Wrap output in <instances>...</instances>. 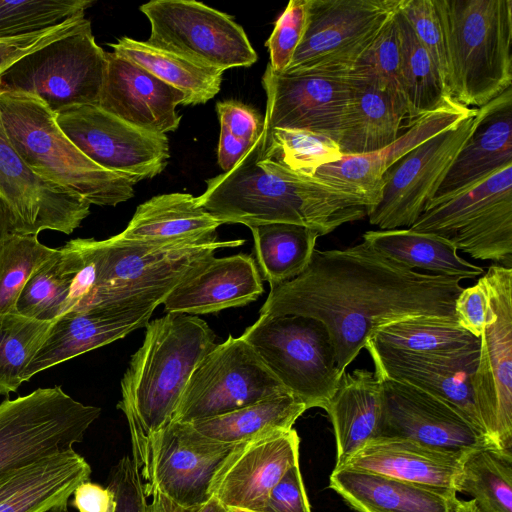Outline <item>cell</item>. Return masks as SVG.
Segmentation results:
<instances>
[{"label":"cell","mask_w":512,"mask_h":512,"mask_svg":"<svg viewBox=\"0 0 512 512\" xmlns=\"http://www.w3.org/2000/svg\"><path fill=\"white\" fill-rule=\"evenodd\" d=\"M396 21L401 38V82L409 127L420 117L455 101L449 97L434 62L399 9Z\"/></svg>","instance_id":"obj_38"},{"label":"cell","mask_w":512,"mask_h":512,"mask_svg":"<svg viewBox=\"0 0 512 512\" xmlns=\"http://www.w3.org/2000/svg\"><path fill=\"white\" fill-rule=\"evenodd\" d=\"M307 18V0H291L277 19L267 39L270 61L268 65L276 74L283 73L303 37Z\"/></svg>","instance_id":"obj_48"},{"label":"cell","mask_w":512,"mask_h":512,"mask_svg":"<svg viewBox=\"0 0 512 512\" xmlns=\"http://www.w3.org/2000/svg\"><path fill=\"white\" fill-rule=\"evenodd\" d=\"M486 323L472 388L489 442L512 452V268L491 265Z\"/></svg>","instance_id":"obj_14"},{"label":"cell","mask_w":512,"mask_h":512,"mask_svg":"<svg viewBox=\"0 0 512 512\" xmlns=\"http://www.w3.org/2000/svg\"><path fill=\"white\" fill-rule=\"evenodd\" d=\"M253 143L236 138L225 127L220 126L217 157L218 164L223 171H230L241 160Z\"/></svg>","instance_id":"obj_55"},{"label":"cell","mask_w":512,"mask_h":512,"mask_svg":"<svg viewBox=\"0 0 512 512\" xmlns=\"http://www.w3.org/2000/svg\"><path fill=\"white\" fill-rule=\"evenodd\" d=\"M400 2L307 0L305 31L283 73L346 78L398 11Z\"/></svg>","instance_id":"obj_10"},{"label":"cell","mask_w":512,"mask_h":512,"mask_svg":"<svg viewBox=\"0 0 512 512\" xmlns=\"http://www.w3.org/2000/svg\"><path fill=\"white\" fill-rule=\"evenodd\" d=\"M184 94L136 63L106 52V70L98 106L122 121L147 132L175 131Z\"/></svg>","instance_id":"obj_23"},{"label":"cell","mask_w":512,"mask_h":512,"mask_svg":"<svg viewBox=\"0 0 512 512\" xmlns=\"http://www.w3.org/2000/svg\"><path fill=\"white\" fill-rule=\"evenodd\" d=\"M79 262L75 239L57 248V252L30 276L18 297L16 312L43 321L61 316Z\"/></svg>","instance_id":"obj_39"},{"label":"cell","mask_w":512,"mask_h":512,"mask_svg":"<svg viewBox=\"0 0 512 512\" xmlns=\"http://www.w3.org/2000/svg\"><path fill=\"white\" fill-rule=\"evenodd\" d=\"M17 233L16 217L8 203L0 196V252L6 240Z\"/></svg>","instance_id":"obj_57"},{"label":"cell","mask_w":512,"mask_h":512,"mask_svg":"<svg viewBox=\"0 0 512 512\" xmlns=\"http://www.w3.org/2000/svg\"><path fill=\"white\" fill-rule=\"evenodd\" d=\"M84 18H70L39 32L0 40V76L21 57L71 32Z\"/></svg>","instance_id":"obj_50"},{"label":"cell","mask_w":512,"mask_h":512,"mask_svg":"<svg viewBox=\"0 0 512 512\" xmlns=\"http://www.w3.org/2000/svg\"><path fill=\"white\" fill-rule=\"evenodd\" d=\"M476 111L453 102L420 117L395 141L377 151L342 156L336 162L321 166L315 175L343 188L367 196L376 204L381 197L385 172L412 149L453 127Z\"/></svg>","instance_id":"obj_26"},{"label":"cell","mask_w":512,"mask_h":512,"mask_svg":"<svg viewBox=\"0 0 512 512\" xmlns=\"http://www.w3.org/2000/svg\"><path fill=\"white\" fill-rule=\"evenodd\" d=\"M106 52L84 18L68 34L21 57L0 76V93H23L58 112L77 105L98 106Z\"/></svg>","instance_id":"obj_9"},{"label":"cell","mask_w":512,"mask_h":512,"mask_svg":"<svg viewBox=\"0 0 512 512\" xmlns=\"http://www.w3.org/2000/svg\"><path fill=\"white\" fill-rule=\"evenodd\" d=\"M464 453L437 449L404 438L376 437L366 442L340 467L377 473L457 494Z\"/></svg>","instance_id":"obj_27"},{"label":"cell","mask_w":512,"mask_h":512,"mask_svg":"<svg viewBox=\"0 0 512 512\" xmlns=\"http://www.w3.org/2000/svg\"><path fill=\"white\" fill-rule=\"evenodd\" d=\"M131 444L146 496L158 491L190 506L212 498L213 479L239 443L212 440L188 422L172 421L148 437L131 438Z\"/></svg>","instance_id":"obj_12"},{"label":"cell","mask_w":512,"mask_h":512,"mask_svg":"<svg viewBox=\"0 0 512 512\" xmlns=\"http://www.w3.org/2000/svg\"><path fill=\"white\" fill-rule=\"evenodd\" d=\"M63 133L98 166L134 185L159 175L170 157L166 135L138 129L95 105L56 114Z\"/></svg>","instance_id":"obj_17"},{"label":"cell","mask_w":512,"mask_h":512,"mask_svg":"<svg viewBox=\"0 0 512 512\" xmlns=\"http://www.w3.org/2000/svg\"><path fill=\"white\" fill-rule=\"evenodd\" d=\"M5 131L29 168L91 205L116 206L134 196V184L89 159L63 133L56 114L39 98L0 93Z\"/></svg>","instance_id":"obj_5"},{"label":"cell","mask_w":512,"mask_h":512,"mask_svg":"<svg viewBox=\"0 0 512 512\" xmlns=\"http://www.w3.org/2000/svg\"><path fill=\"white\" fill-rule=\"evenodd\" d=\"M385 348L418 354L447 353L480 345L456 319L415 317L383 326L369 338Z\"/></svg>","instance_id":"obj_41"},{"label":"cell","mask_w":512,"mask_h":512,"mask_svg":"<svg viewBox=\"0 0 512 512\" xmlns=\"http://www.w3.org/2000/svg\"><path fill=\"white\" fill-rule=\"evenodd\" d=\"M379 379L382 417L378 437L404 438L455 452L492 446L483 433L444 401L412 385Z\"/></svg>","instance_id":"obj_18"},{"label":"cell","mask_w":512,"mask_h":512,"mask_svg":"<svg viewBox=\"0 0 512 512\" xmlns=\"http://www.w3.org/2000/svg\"><path fill=\"white\" fill-rule=\"evenodd\" d=\"M456 491L470 495L479 512H512V452L493 446L466 451Z\"/></svg>","instance_id":"obj_40"},{"label":"cell","mask_w":512,"mask_h":512,"mask_svg":"<svg viewBox=\"0 0 512 512\" xmlns=\"http://www.w3.org/2000/svg\"><path fill=\"white\" fill-rule=\"evenodd\" d=\"M260 512H311L299 464L271 489Z\"/></svg>","instance_id":"obj_51"},{"label":"cell","mask_w":512,"mask_h":512,"mask_svg":"<svg viewBox=\"0 0 512 512\" xmlns=\"http://www.w3.org/2000/svg\"><path fill=\"white\" fill-rule=\"evenodd\" d=\"M306 411L291 393H285L222 415L188 422L201 435L225 443H242L293 428Z\"/></svg>","instance_id":"obj_36"},{"label":"cell","mask_w":512,"mask_h":512,"mask_svg":"<svg viewBox=\"0 0 512 512\" xmlns=\"http://www.w3.org/2000/svg\"><path fill=\"white\" fill-rule=\"evenodd\" d=\"M409 228L441 237L474 259L512 268V165L432 199Z\"/></svg>","instance_id":"obj_7"},{"label":"cell","mask_w":512,"mask_h":512,"mask_svg":"<svg viewBox=\"0 0 512 512\" xmlns=\"http://www.w3.org/2000/svg\"><path fill=\"white\" fill-rule=\"evenodd\" d=\"M262 280L269 285L290 281L310 263L316 230L290 223H267L249 227Z\"/></svg>","instance_id":"obj_37"},{"label":"cell","mask_w":512,"mask_h":512,"mask_svg":"<svg viewBox=\"0 0 512 512\" xmlns=\"http://www.w3.org/2000/svg\"><path fill=\"white\" fill-rule=\"evenodd\" d=\"M222 225L189 193L154 196L139 205L121 239L151 244L200 246L217 242Z\"/></svg>","instance_id":"obj_32"},{"label":"cell","mask_w":512,"mask_h":512,"mask_svg":"<svg viewBox=\"0 0 512 512\" xmlns=\"http://www.w3.org/2000/svg\"><path fill=\"white\" fill-rule=\"evenodd\" d=\"M53 321L17 312L0 314V395L16 392L24 382L25 370L46 339Z\"/></svg>","instance_id":"obj_42"},{"label":"cell","mask_w":512,"mask_h":512,"mask_svg":"<svg viewBox=\"0 0 512 512\" xmlns=\"http://www.w3.org/2000/svg\"><path fill=\"white\" fill-rule=\"evenodd\" d=\"M91 467L73 448L0 475V512H44L67 502Z\"/></svg>","instance_id":"obj_28"},{"label":"cell","mask_w":512,"mask_h":512,"mask_svg":"<svg viewBox=\"0 0 512 512\" xmlns=\"http://www.w3.org/2000/svg\"><path fill=\"white\" fill-rule=\"evenodd\" d=\"M396 13L347 77L371 81L397 91L404 97L401 82V38Z\"/></svg>","instance_id":"obj_46"},{"label":"cell","mask_w":512,"mask_h":512,"mask_svg":"<svg viewBox=\"0 0 512 512\" xmlns=\"http://www.w3.org/2000/svg\"><path fill=\"white\" fill-rule=\"evenodd\" d=\"M44 512H70L69 508H68V501L62 502L56 506H53V507L45 510Z\"/></svg>","instance_id":"obj_59"},{"label":"cell","mask_w":512,"mask_h":512,"mask_svg":"<svg viewBox=\"0 0 512 512\" xmlns=\"http://www.w3.org/2000/svg\"><path fill=\"white\" fill-rule=\"evenodd\" d=\"M0 196L11 207L17 233L71 234L90 214L82 197L35 174L11 143L0 116Z\"/></svg>","instance_id":"obj_20"},{"label":"cell","mask_w":512,"mask_h":512,"mask_svg":"<svg viewBox=\"0 0 512 512\" xmlns=\"http://www.w3.org/2000/svg\"><path fill=\"white\" fill-rule=\"evenodd\" d=\"M488 312V292L483 276L472 286L463 288L455 300L454 313L458 324L480 338Z\"/></svg>","instance_id":"obj_52"},{"label":"cell","mask_w":512,"mask_h":512,"mask_svg":"<svg viewBox=\"0 0 512 512\" xmlns=\"http://www.w3.org/2000/svg\"><path fill=\"white\" fill-rule=\"evenodd\" d=\"M145 328L121 380L117 405L131 438L148 437L172 422L193 371L217 345L213 330L196 315L167 313Z\"/></svg>","instance_id":"obj_3"},{"label":"cell","mask_w":512,"mask_h":512,"mask_svg":"<svg viewBox=\"0 0 512 512\" xmlns=\"http://www.w3.org/2000/svg\"><path fill=\"white\" fill-rule=\"evenodd\" d=\"M263 156L304 175H315L318 168L343 156L335 140L297 129L263 130Z\"/></svg>","instance_id":"obj_43"},{"label":"cell","mask_w":512,"mask_h":512,"mask_svg":"<svg viewBox=\"0 0 512 512\" xmlns=\"http://www.w3.org/2000/svg\"><path fill=\"white\" fill-rule=\"evenodd\" d=\"M216 112L220 126L243 141L253 143L263 131L264 119L252 107L239 101L218 102Z\"/></svg>","instance_id":"obj_53"},{"label":"cell","mask_w":512,"mask_h":512,"mask_svg":"<svg viewBox=\"0 0 512 512\" xmlns=\"http://www.w3.org/2000/svg\"><path fill=\"white\" fill-rule=\"evenodd\" d=\"M448 59V93L480 108L511 87L512 1L435 0Z\"/></svg>","instance_id":"obj_4"},{"label":"cell","mask_w":512,"mask_h":512,"mask_svg":"<svg viewBox=\"0 0 512 512\" xmlns=\"http://www.w3.org/2000/svg\"><path fill=\"white\" fill-rule=\"evenodd\" d=\"M461 280L411 270L365 242L314 250L296 278L270 286L260 315L321 322L342 375L383 326L415 317L456 319Z\"/></svg>","instance_id":"obj_1"},{"label":"cell","mask_w":512,"mask_h":512,"mask_svg":"<svg viewBox=\"0 0 512 512\" xmlns=\"http://www.w3.org/2000/svg\"><path fill=\"white\" fill-rule=\"evenodd\" d=\"M150 496L152 500L147 504L146 512H228L214 497L202 504L185 506L158 491L152 492Z\"/></svg>","instance_id":"obj_56"},{"label":"cell","mask_w":512,"mask_h":512,"mask_svg":"<svg viewBox=\"0 0 512 512\" xmlns=\"http://www.w3.org/2000/svg\"><path fill=\"white\" fill-rule=\"evenodd\" d=\"M90 0H0V40L16 38L84 16Z\"/></svg>","instance_id":"obj_44"},{"label":"cell","mask_w":512,"mask_h":512,"mask_svg":"<svg viewBox=\"0 0 512 512\" xmlns=\"http://www.w3.org/2000/svg\"><path fill=\"white\" fill-rule=\"evenodd\" d=\"M362 241L414 271L459 280L474 279L484 273L481 266L460 257L449 241L410 228L369 230L363 233Z\"/></svg>","instance_id":"obj_34"},{"label":"cell","mask_w":512,"mask_h":512,"mask_svg":"<svg viewBox=\"0 0 512 512\" xmlns=\"http://www.w3.org/2000/svg\"><path fill=\"white\" fill-rule=\"evenodd\" d=\"M347 78L352 93L337 139L341 154L363 155L388 146L408 120L404 97L371 81Z\"/></svg>","instance_id":"obj_31"},{"label":"cell","mask_w":512,"mask_h":512,"mask_svg":"<svg viewBox=\"0 0 512 512\" xmlns=\"http://www.w3.org/2000/svg\"><path fill=\"white\" fill-rule=\"evenodd\" d=\"M151 25L146 42L203 67L225 71L257 61L233 17L192 0H152L140 6Z\"/></svg>","instance_id":"obj_13"},{"label":"cell","mask_w":512,"mask_h":512,"mask_svg":"<svg viewBox=\"0 0 512 512\" xmlns=\"http://www.w3.org/2000/svg\"><path fill=\"white\" fill-rule=\"evenodd\" d=\"M261 82L266 93L264 131L305 130L337 142L352 93L347 77L276 74L267 64Z\"/></svg>","instance_id":"obj_19"},{"label":"cell","mask_w":512,"mask_h":512,"mask_svg":"<svg viewBox=\"0 0 512 512\" xmlns=\"http://www.w3.org/2000/svg\"><path fill=\"white\" fill-rule=\"evenodd\" d=\"M108 486L115 494V512H146L147 496L138 465L123 456L110 471Z\"/></svg>","instance_id":"obj_49"},{"label":"cell","mask_w":512,"mask_h":512,"mask_svg":"<svg viewBox=\"0 0 512 512\" xmlns=\"http://www.w3.org/2000/svg\"><path fill=\"white\" fill-rule=\"evenodd\" d=\"M399 11L406 18L419 42L430 55L448 93L446 41L436 1L401 0Z\"/></svg>","instance_id":"obj_47"},{"label":"cell","mask_w":512,"mask_h":512,"mask_svg":"<svg viewBox=\"0 0 512 512\" xmlns=\"http://www.w3.org/2000/svg\"><path fill=\"white\" fill-rule=\"evenodd\" d=\"M100 414L101 408L75 400L60 386L5 399L0 403V475L72 449Z\"/></svg>","instance_id":"obj_11"},{"label":"cell","mask_w":512,"mask_h":512,"mask_svg":"<svg viewBox=\"0 0 512 512\" xmlns=\"http://www.w3.org/2000/svg\"><path fill=\"white\" fill-rule=\"evenodd\" d=\"M477 121L476 108L393 164L383 176L381 197L368 214L369 223L379 230L411 227L435 196Z\"/></svg>","instance_id":"obj_16"},{"label":"cell","mask_w":512,"mask_h":512,"mask_svg":"<svg viewBox=\"0 0 512 512\" xmlns=\"http://www.w3.org/2000/svg\"><path fill=\"white\" fill-rule=\"evenodd\" d=\"M241 337L306 410L326 408L342 375L321 322L300 315H259Z\"/></svg>","instance_id":"obj_8"},{"label":"cell","mask_w":512,"mask_h":512,"mask_svg":"<svg viewBox=\"0 0 512 512\" xmlns=\"http://www.w3.org/2000/svg\"><path fill=\"white\" fill-rule=\"evenodd\" d=\"M324 410L334 431L335 468H338L366 442L379 436L382 417L379 377L367 369L345 371Z\"/></svg>","instance_id":"obj_33"},{"label":"cell","mask_w":512,"mask_h":512,"mask_svg":"<svg viewBox=\"0 0 512 512\" xmlns=\"http://www.w3.org/2000/svg\"><path fill=\"white\" fill-rule=\"evenodd\" d=\"M478 121L434 198L462 190L512 165V89L477 108Z\"/></svg>","instance_id":"obj_29"},{"label":"cell","mask_w":512,"mask_h":512,"mask_svg":"<svg viewBox=\"0 0 512 512\" xmlns=\"http://www.w3.org/2000/svg\"><path fill=\"white\" fill-rule=\"evenodd\" d=\"M245 240H222L201 246L151 244L118 235L95 239L97 282L79 310L159 306L171 290L215 257L220 248Z\"/></svg>","instance_id":"obj_6"},{"label":"cell","mask_w":512,"mask_h":512,"mask_svg":"<svg viewBox=\"0 0 512 512\" xmlns=\"http://www.w3.org/2000/svg\"><path fill=\"white\" fill-rule=\"evenodd\" d=\"M57 252L38 235L13 234L0 252V314L16 312L18 297L32 273Z\"/></svg>","instance_id":"obj_45"},{"label":"cell","mask_w":512,"mask_h":512,"mask_svg":"<svg viewBox=\"0 0 512 512\" xmlns=\"http://www.w3.org/2000/svg\"><path fill=\"white\" fill-rule=\"evenodd\" d=\"M289 393L255 350L232 335L197 365L172 421L192 422Z\"/></svg>","instance_id":"obj_15"},{"label":"cell","mask_w":512,"mask_h":512,"mask_svg":"<svg viewBox=\"0 0 512 512\" xmlns=\"http://www.w3.org/2000/svg\"><path fill=\"white\" fill-rule=\"evenodd\" d=\"M228 512H241V511H228Z\"/></svg>","instance_id":"obj_60"},{"label":"cell","mask_w":512,"mask_h":512,"mask_svg":"<svg viewBox=\"0 0 512 512\" xmlns=\"http://www.w3.org/2000/svg\"><path fill=\"white\" fill-rule=\"evenodd\" d=\"M264 291L251 255L213 257L177 284L163 301L167 313L200 315L241 307Z\"/></svg>","instance_id":"obj_25"},{"label":"cell","mask_w":512,"mask_h":512,"mask_svg":"<svg viewBox=\"0 0 512 512\" xmlns=\"http://www.w3.org/2000/svg\"><path fill=\"white\" fill-rule=\"evenodd\" d=\"M329 487L356 512H456L457 494L368 471L334 468Z\"/></svg>","instance_id":"obj_30"},{"label":"cell","mask_w":512,"mask_h":512,"mask_svg":"<svg viewBox=\"0 0 512 512\" xmlns=\"http://www.w3.org/2000/svg\"><path fill=\"white\" fill-rule=\"evenodd\" d=\"M299 447L294 428L237 444L217 471L211 496L227 511L260 512L271 489L299 464Z\"/></svg>","instance_id":"obj_22"},{"label":"cell","mask_w":512,"mask_h":512,"mask_svg":"<svg viewBox=\"0 0 512 512\" xmlns=\"http://www.w3.org/2000/svg\"><path fill=\"white\" fill-rule=\"evenodd\" d=\"M72 505L79 512H115L116 498L109 487L88 480L74 490Z\"/></svg>","instance_id":"obj_54"},{"label":"cell","mask_w":512,"mask_h":512,"mask_svg":"<svg viewBox=\"0 0 512 512\" xmlns=\"http://www.w3.org/2000/svg\"><path fill=\"white\" fill-rule=\"evenodd\" d=\"M456 512H479L474 501L471 500H459Z\"/></svg>","instance_id":"obj_58"},{"label":"cell","mask_w":512,"mask_h":512,"mask_svg":"<svg viewBox=\"0 0 512 512\" xmlns=\"http://www.w3.org/2000/svg\"><path fill=\"white\" fill-rule=\"evenodd\" d=\"M156 308H91L59 316L53 321L46 339L25 370L24 382L46 369L145 327Z\"/></svg>","instance_id":"obj_24"},{"label":"cell","mask_w":512,"mask_h":512,"mask_svg":"<svg viewBox=\"0 0 512 512\" xmlns=\"http://www.w3.org/2000/svg\"><path fill=\"white\" fill-rule=\"evenodd\" d=\"M365 349L378 377L412 385L444 401L486 437L472 388L480 345L447 353L418 354L367 341Z\"/></svg>","instance_id":"obj_21"},{"label":"cell","mask_w":512,"mask_h":512,"mask_svg":"<svg viewBox=\"0 0 512 512\" xmlns=\"http://www.w3.org/2000/svg\"><path fill=\"white\" fill-rule=\"evenodd\" d=\"M113 52L136 63L166 84L181 91L184 105L204 104L220 91L223 71L203 67L173 53L129 37L108 44Z\"/></svg>","instance_id":"obj_35"},{"label":"cell","mask_w":512,"mask_h":512,"mask_svg":"<svg viewBox=\"0 0 512 512\" xmlns=\"http://www.w3.org/2000/svg\"><path fill=\"white\" fill-rule=\"evenodd\" d=\"M262 141L263 131L230 171L207 179L197 197L221 224L290 223L323 236L363 219L375 206L365 195L263 156Z\"/></svg>","instance_id":"obj_2"}]
</instances>
